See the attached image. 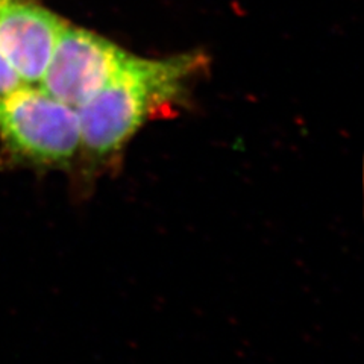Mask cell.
<instances>
[{
  "mask_svg": "<svg viewBox=\"0 0 364 364\" xmlns=\"http://www.w3.org/2000/svg\"><path fill=\"white\" fill-rule=\"evenodd\" d=\"M196 64L193 55L143 60L127 53L107 85L76 108L85 152L96 159L117 155L147 120L181 96Z\"/></svg>",
  "mask_w": 364,
  "mask_h": 364,
  "instance_id": "obj_1",
  "label": "cell"
},
{
  "mask_svg": "<svg viewBox=\"0 0 364 364\" xmlns=\"http://www.w3.org/2000/svg\"><path fill=\"white\" fill-rule=\"evenodd\" d=\"M0 140L20 161L67 166L82 147L77 109L43 88L21 85L0 96Z\"/></svg>",
  "mask_w": 364,
  "mask_h": 364,
  "instance_id": "obj_2",
  "label": "cell"
},
{
  "mask_svg": "<svg viewBox=\"0 0 364 364\" xmlns=\"http://www.w3.org/2000/svg\"><path fill=\"white\" fill-rule=\"evenodd\" d=\"M124 56L127 52L107 38L65 25L40 81L41 88L77 108L107 85Z\"/></svg>",
  "mask_w": 364,
  "mask_h": 364,
  "instance_id": "obj_3",
  "label": "cell"
},
{
  "mask_svg": "<svg viewBox=\"0 0 364 364\" xmlns=\"http://www.w3.org/2000/svg\"><path fill=\"white\" fill-rule=\"evenodd\" d=\"M64 21L40 5L9 0L0 8V53L23 82H40Z\"/></svg>",
  "mask_w": 364,
  "mask_h": 364,
  "instance_id": "obj_4",
  "label": "cell"
},
{
  "mask_svg": "<svg viewBox=\"0 0 364 364\" xmlns=\"http://www.w3.org/2000/svg\"><path fill=\"white\" fill-rule=\"evenodd\" d=\"M21 85H23V81L20 79V76L4 58V55L0 53V96H4L9 93V91H13Z\"/></svg>",
  "mask_w": 364,
  "mask_h": 364,
  "instance_id": "obj_5",
  "label": "cell"
},
{
  "mask_svg": "<svg viewBox=\"0 0 364 364\" xmlns=\"http://www.w3.org/2000/svg\"><path fill=\"white\" fill-rule=\"evenodd\" d=\"M9 2V0H0V8H2L5 4H8Z\"/></svg>",
  "mask_w": 364,
  "mask_h": 364,
  "instance_id": "obj_6",
  "label": "cell"
}]
</instances>
